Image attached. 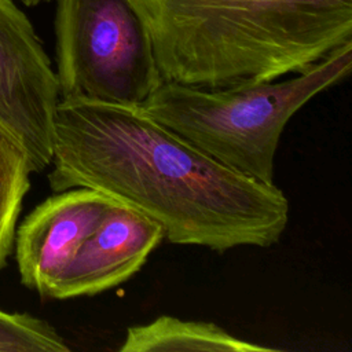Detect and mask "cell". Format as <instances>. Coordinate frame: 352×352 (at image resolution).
Instances as JSON below:
<instances>
[{"label": "cell", "mask_w": 352, "mask_h": 352, "mask_svg": "<svg viewBox=\"0 0 352 352\" xmlns=\"http://www.w3.org/2000/svg\"><path fill=\"white\" fill-rule=\"evenodd\" d=\"M30 173L23 153L0 132V270L15 241L16 220L30 187Z\"/></svg>", "instance_id": "9c48e42d"}, {"label": "cell", "mask_w": 352, "mask_h": 352, "mask_svg": "<svg viewBox=\"0 0 352 352\" xmlns=\"http://www.w3.org/2000/svg\"><path fill=\"white\" fill-rule=\"evenodd\" d=\"M352 69V41L280 81L199 88L162 81L142 110L226 166L275 184V155L289 120Z\"/></svg>", "instance_id": "3957f363"}, {"label": "cell", "mask_w": 352, "mask_h": 352, "mask_svg": "<svg viewBox=\"0 0 352 352\" xmlns=\"http://www.w3.org/2000/svg\"><path fill=\"white\" fill-rule=\"evenodd\" d=\"M59 102L56 72L32 22L15 0H0V132L32 172L51 164Z\"/></svg>", "instance_id": "5b68a950"}, {"label": "cell", "mask_w": 352, "mask_h": 352, "mask_svg": "<svg viewBox=\"0 0 352 352\" xmlns=\"http://www.w3.org/2000/svg\"><path fill=\"white\" fill-rule=\"evenodd\" d=\"M50 165L54 192L96 190L157 221L175 245L268 248L289 223L279 187L226 166L140 106L60 100Z\"/></svg>", "instance_id": "6da1fadb"}, {"label": "cell", "mask_w": 352, "mask_h": 352, "mask_svg": "<svg viewBox=\"0 0 352 352\" xmlns=\"http://www.w3.org/2000/svg\"><path fill=\"white\" fill-rule=\"evenodd\" d=\"M114 202L96 190L74 187L58 191L37 205L15 232L22 283L47 297L54 280Z\"/></svg>", "instance_id": "8992f818"}, {"label": "cell", "mask_w": 352, "mask_h": 352, "mask_svg": "<svg viewBox=\"0 0 352 352\" xmlns=\"http://www.w3.org/2000/svg\"><path fill=\"white\" fill-rule=\"evenodd\" d=\"M164 239L157 221L114 202L54 280L47 297L66 300L110 290L131 279Z\"/></svg>", "instance_id": "52a82bcc"}, {"label": "cell", "mask_w": 352, "mask_h": 352, "mask_svg": "<svg viewBox=\"0 0 352 352\" xmlns=\"http://www.w3.org/2000/svg\"><path fill=\"white\" fill-rule=\"evenodd\" d=\"M55 37L60 100L142 106L164 81L131 0H58Z\"/></svg>", "instance_id": "277c9868"}, {"label": "cell", "mask_w": 352, "mask_h": 352, "mask_svg": "<svg viewBox=\"0 0 352 352\" xmlns=\"http://www.w3.org/2000/svg\"><path fill=\"white\" fill-rule=\"evenodd\" d=\"M70 348L45 320L0 309V352H69Z\"/></svg>", "instance_id": "30bf717a"}, {"label": "cell", "mask_w": 352, "mask_h": 352, "mask_svg": "<svg viewBox=\"0 0 352 352\" xmlns=\"http://www.w3.org/2000/svg\"><path fill=\"white\" fill-rule=\"evenodd\" d=\"M25 6H29V7H33V6H37L40 3H44V1H50V0H16Z\"/></svg>", "instance_id": "8fae6325"}, {"label": "cell", "mask_w": 352, "mask_h": 352, "mask_svg": "<svg viewBox=\"0 0 352 352\" xmlns=\"http://www.w3.org/2000/svg\"><path fill=\"white\" fill-rule=\"evenodd\" d=\"M274 352L275 348L238 338L212 322L184 320L161 315L154 320L131 326L120 352Z\"/></svg>", "instance_id": "ba28073f"}, {"label": "cell", "mask_w": 352, "mask_h": 352, "mask_svg": "<svg viewBox=\"0 0 352 352\" xmlns=\"http://www.w3.org/2000/svg\"><path fill=\"white\" fill-rule=\"evenodd\" d=\"M164 81L199 88L297 74L352 41V0H131Z\"/></svg>", "instance_id": "7a4b0ae2"}]
</instances>
